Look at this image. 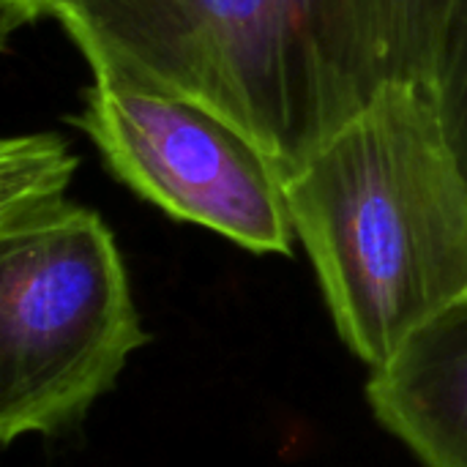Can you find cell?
<instances>
[{"mask_svg":"<svg viewBox=\"0 0 467 467\" xmlns=\"http://www.w3.org/2000/svg\"><path fill=\"white\" fill-rule=\"evenodd\" d=\"M296 238L369 369L467 293V189L424 85L386 82L285 175Z\"/></svg>","mask_w":467,"mask_h":467,"instance_id":"6da1fadb","label":"cell"},{"mask_svg":"<svg viewBox=\"0 0 467 467\" xmlns=\"http://www.w3.org/2000/svg\"><path fill=\"white\" fill-rule=\"evenodd\" d=\"M93 71L186 93L296 170L386 82L375 0H63Z\"/></svg>","mask_w":467,"mask_h":467,"instance_id":"7a4b0ae2","label":"cell"},{"mask_svg":"<svg viewBox=\"0 0 467 467\" xmlns=\"http://www.w3.org/2000/svg\"><path fill=\"white\" fill-rule=\"evenodd\" d=\"M148 342L109 227L68 200L0 224V441L77 427Z\"/></svg>","mask_w":467,"mask_h":467,"instance_id":"3957f363","label":"cell"},{"mask_svg":"<svg viewBox=\"0 0 467 467\" xmlns=\"http://www.w3.org/2000/svg\"><path fill=\"white\" fill-rule=\"evenodd\" d=\"M71 123L148 202L257 254H290L285 170L235 120L167 88L93 71Z\"/></svg>","mask_w":467,"mask_h":467,"instance_id":"277c9868","label":"cell"},{"mask_svg":"<svg viewBox=\"0 0 467 467\" xmlns=\"http://www.w3.org/2000/svg\"><path fill=\"white\" fill-rule=\"evenodd\" d=\"M369 405L424 467H467V293L369 375Z\"/></svg>","mask_w":467,"mask_h":467,"instance_id":"5b68a950","label":"cell"},{"mask_svg":"<svg viewBox=\"0 0 467 467\" xmlns=\"http://www.w3.org/2000/svg\"><path fill=\"white\" fill-rule=\"evenodd\" d=\"M77 156L55 134H16L0 148V224L66 202Z\"/></svg>","mask_w":467,"mask_h":467,"instance_id":"8992f818","label":"cell"},{"mask_svg":"<svg viewBox=\"0 0 467 467\" xmlns=\"http://www.w3.org/2000/svg\"><path fill=\"white\" fill-rule=\"evenodd\" d=\"M443 142L467 189V0H451L424 77Z\"/></svg>","mask_w":467,"mask_h":467,"instance_id":"52a82bcc","label":"cell"},{"mask_svg":"<svg viewBox=\"0 0 467 467\" xmlns=\"http://www.w3.org/2000/svg\"><path fill=\"white\" fill-rule=\"evenodd\" d=\"M449 3L451 0H375L389 82L424 85Z\"/></svg>","mask_w":467,"mask_h":467,"instance_id":"ba28073f","label":"cell"},{"mask_svg":"<svg viewBox=\"0 0 467 467\" xmlns=\"http://www.w3.org/2000/svg\"><path fill=\"white\" fill-rule=\"evenodd\" d=\"M63 0H3V27L5 33L16 25H27L44 14H55Z\"/></svg>","mask_w":467,"mask_h":467,"instance_id":"9c48e42d","label":"cell"}]
</instances>
